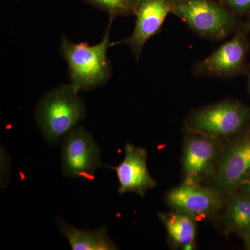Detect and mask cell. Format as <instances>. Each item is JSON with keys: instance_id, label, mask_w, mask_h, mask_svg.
Returning <instances> with one entry per match:
<instances>
[{"instance_id": "obj_9", "label": "cell", "mask_w": 250, "mask_h": 250, "mask_svg": "<svg viewBox=\"0 0 250 250\" xmlns=\"http://www.w3.org/2000/svg\"><path fill=\"white\" fill-rule=\"evenodd\" d=\"M227 197L214 188L183 181L167 192L165 202L172 210L187 213L197 221L215 218L225 208Z\"/></svg>"}, {"instance_id": "obj_21", "label": "cell", "mask_w": 250, "mask_h": 250, "mask_svg": "<svg viewBox=\"0 0 250 250\" xmlns=\"http://www.w3.org/2000/svg\"><path fill=\"white\" fill-rule=\"evenodd\" d=\"M248 91H249V93H250V67L249 69V71L248 72Z\"/></svg>"}, {"instance_id": "obj_20", "label": "cell", "mask_w": 250, "mask_h": 250, "mask_svg": "<svg viewBox=\"0 0 250 250\" xmlns=\"http://www.w3.org/2000/svg\"><path fill=\"white\" fill-rule=\"evenodd\" d=\"M195 248H196V246H195V243H188V244L186 245V246H184L183 248H182V250H193L195 249Z\"/></svg>"}, {"instance_id": "obj_10", "label": "cell", "mask_w": 250, "mask_h": 250, "mask_svg": "<svg viewBox=\"0 0 250 250\" xmlns=\"http://www.w3.org/2000/svg\"><path fill=\"white\" fill-rule=\"evenodd\" d=\"M170 14V0H139L134 31L128 37L111 42V47L127 45L136 62H139L145 45L151 38L161 32L164 21Z\"/></svg>"}, {"instance_id": "obj_7", "label": "cell", "mask_w": 250, "mask_h": 250, "mask_svg": "<svg viewBox=\"0 0 250 250\" xmlns=\"http://www.w3.org/2000/svg\"><path fill=\"white\" fill-rule=\"evenodd\" d=\"M250 176V127L225 140L218 169L210 179V187L226 196L238 190Z\"/></svg>"}, {"instance_id": "obj_18", "label": "cell", "mask_w": 250, "mask_h": 250, "mask_svg": "<svg viewBox=\"0 0 250 250\" xmlns=\"http://www.w3.org/2000/svg\"><path fill=\"white\" fill-rule=\"evenodd\" d=\"M243 238L246 249L250 250V230L245 235Z\"/></svg>"}, {"instance_id": "obj_6", "label": "cell", "mask_w": 250, "mask_h": 250, "mask_svg": "<svg viewBox=\"0 0 250 250\" xmlns=\"http://www.w3.org/2000/svg\"><path fill=\"white\" fill-rule=\"evenodd\" d=\"M182 174L184 181L208 182L218 169L225 140L184 131Z\"/></svg>"}, {"instance_id": "obj_5", "label": "cell", "mask_w": 250, "mask_h": 250, "mask_svg": "<svg viewBox=\"0 0 250 250\" xmlns=\"http://www.w3.org/2000/svg\"><path fill=\"white\" fill-rule=\"evenodd\" d=\"M249 34L242 23L229 40L194 63L192 75L200 78L228 79L248 74L250 67L247 62L250 48Z\"/></svg>"}, {"instance_id": "obj_19", "label": "cell", "mask_w": 250, "mask_h": 250, "mask_svg": "<svg viewBox=\"0 0 250 250\" xmlns=\"http://www.w3.org/2000/svg\"><path fill=\"white\" fill-rule=\"evenodd\" d=\"M243 26L246 28L247 31L250 34V14L246 16V20L245 22H243Z\"/></svg>"}, {"instance_id": "obj_1", "label": "cell", "mask_w": 250, "mask_h": 250, "mask_svg": "<svg viewBox=\"0 0 250 250\" xmlns=\"http://www.w3.org/2000/svg\"><path fill=\"white\" fill-rule=\"evenodd\" d=\"M113 21L110 18L106 32L97 45H89L88 42L74 43L62 35L59 53L66 61L70 84L77 93L100 88L111 79L113 68L107 51L111 47L110 33Z\"/></svg>"}, {"instance_id": "obj_13", "label": "cell", "mask_w": 250, "mask_h": 250, "mask_svg": "<svg viewBox=\"0 0 250 250\" xmlns=\"http://www.w3.org/2000/svg\"><path fill=\"white\" fill-rule=\"evenodd\" d=\"M164 225L171 246L182 249L187 244L195 243L197 237V220L190 215L172 210L167 213L158 214Z\"/></svg>"}, {"instance_id": "obj_2", "label": "cell", "mask_w": 250, "mask_h": 250, "mask_svg": "<svg viewBox=\"0 0 250 250\" xmlns=\"http://www.w3.org/2000/svg\"><path fill=\"white\" fill-rule=\"evenodd\" d=\"M34 114L42 137L57 144L85 119L86 108L71 85L61 84L43 94Z\"/></svg>"}, {"instance_id": "obj_17", "label": "cell", "mask_w": 250, "mask_h": 250, "mask_svg": "<svg viewBox=\"0 0 250 250\" xmlns=\"http://www.w3.org/2000/svg\"><path fill=\"white\" fill-rule=\"evenodd\" d=\"M236 192H240V193L250 197V176L242 184V185Z\"/></svg>"}, {"instance_id": "obj_12", "label": "cell", "mask_w": 250, "mask_h": 250, "mask_svg": "<svg viewBox=\"0 0 250 250\" xmlns=\"http://www.w3.org/2000/svg\"><path fill=\"white\" fill-rule=\"evenodd\" d=\"M57 225L62 236L70 243L72 250H115L116 243L108 233L107 227L103 226L96 231H83L72 226L58 217Z\"/></svg>"}, {"instance_id": "obj_15", "label": "cell", "mask_w": 250, "mask_h": 250, "mask_svg": "<svg viewBox=\"0 0 250 250\" xmlns=\"http://www.w3.org/2000/svg\"><path fill=\"white\" fill-rule=\"evenodd\" d=\"M82 1L106 13L110 18L135 16L139 0H82Z\"/></svg>"}, {"instance_id": "obj_14", "label": "cell", "mask_w": 250, "mask_h": 250, "mask_svg": "<svg viewBox=\"0 0 250 250\" xmlns=\"http://www.w3.org/2000/svg\"><path fill=\"white\" fill-rule=\"evenodd\" d=\"M228 197L223 215L225 232L243 238L250 230V197L238 192Z\"/></svg>"}, {"instance_id": "obj_16", "label": "cell", "mask_w": 250, "mask_h": 250, "mask_svg": "<svg viewBox=\"0 0 250 250\" xmlns=\"http://www.w3.org/2000/svg\"><path fill=\"white\" fill-rule=\"evenodd\" d=\"M223 4L239 19L250 14V0H225Z\"/></svg>"}, {"instance_id": "obj_22", "label": "cell", "mask_w": 250, "mask_h": 250, "mask_svg": "<svg viewBox=\"0 0 250 250\" xmlns=\"http://www.w3.org/2000/svg\"><path fill=\"white\" fill-rule=\"evenodd\" d=\"M218 1H220V2L223 3L225 0H218Z\"/></svg>"}, {"instance_id": "obj_23", "label": "cell", "mask_w": 250, "mask_h": 250, "mask_svg": "<svg viewBox=\"0 0 250 250\" xmlns=\"http://www.w3.org/2000/svg\"><path fill=\"white\" fill-rule=\"evenodd\" d=\"M16 1H19V0H16Z\"/></svg>"}, {"instance_id": "obj_11", "label": "cell", "mask_w": 250, "mask_h": 250, "mask_svg": "<svg viewBox=\"0 0 250 250\" xmlns=\"http://www.w3.org/2000/svg\"><path fill=\"white\" fill-rule=\"evenodd\" d=\"M148 152L145 148L127 143L125 147V158L116 167L107 166L106 168L116 171L119 182L118 192L124 195L133 192L144 197L147 190L156 186L147 168Z\"/></svg>"}, {"instance_id": "obj_8", "label": "cell", "mask_w": 250, "mask_h": 250, "mask_svg": "<svg viewBox=\"0 0 250 250\" xmlns=\"http://www.w3.org/2000/svg\"><path fill=\"white\" fill-rule=\"evenodd\" d=\"M101 150L93 136L77 126L62 141V174L65 177L92 180L99 167H107L100 160Z\"/></svg>"}, {"instance_id": "obj_3", "label": "cell", "mask_w": 250, "mask_h": 250, "mask_svg": "<svg viewBox=\"0 0 250 250\" xmlns=\"http://www.w3.org/2000/svg\"><path fill=\"white\" fill-rule=\"evenodd\" d=\"M170 1L171 14L202 39L211 41L228 39L243 23L218 0Z\"/></svg>"}, {"instance_id": "obj_4", "label": "cell", "mask_w": 250, "mask_h": 250, "mask_svg": "<svg viewBox=\"0 0 250 250\" xmlns=\"http://www.w3.org/2000/svg\"><path fill=\"white\" fill-rule=\"evenodd\" d=\"M250 127V107L235 99L192 110L184 120L183 131L228 140Z\"/></svg>"}]
</instances>
